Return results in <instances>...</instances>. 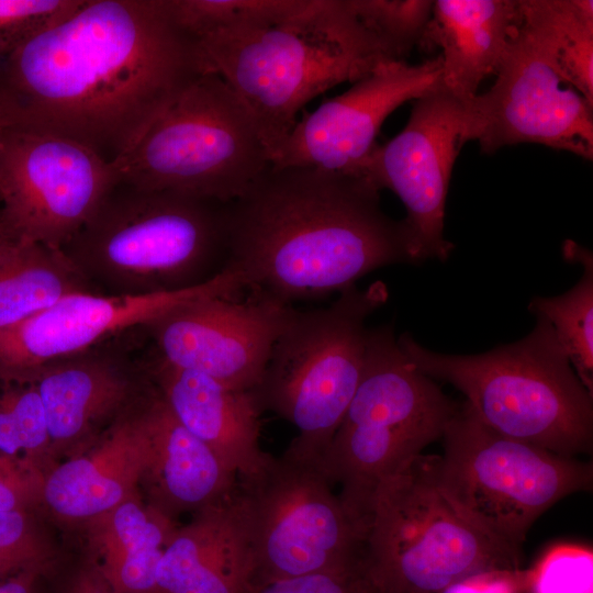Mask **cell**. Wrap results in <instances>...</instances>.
Segmentation results:
<instances>
[{
	"mask_svg": "<svg viewBox=\"0 0 593 593\" xmlns=\"http://www.w3.org/2000/svg\"><path fill=\"white\" fill-rule=\"evenodd\" d=\"M208 72L163 0H85L0 65L13 125L75 139L109 163Z\"/></svg>",
	"mask_w": 593,
	"mask_h": 593,
	"instance_id": "6da1fadb",
	"label": "cell"
},
{
	"mask_svg": "<svg viewBox=\"0 0 593 593\" xmlns=\"http://www.w3.org/2000/svg\"><path fill=\"white\" fill-rule=\"evenodd\" d=\"M379 192L363 177L270 164L227 203L224 268L250 294L292 305L411 264L403 224L383 213Z\"/></svg>",
	"mask_w": 593,
	"mask_h": 593,
	"instance_id": "7a4b0ae2",
	"label": "cell"
},
{
	"mask_svg": "<svg viewBox=\"0 0 593 593\" xmlns=\"http://www.w3.org/2000/svg\"><path fill=\"white\" fill-rule=\"evenodd\" d=\"M197 43L205 70L222 77L251 112L270 163L312 99L394 63L348 0H305L277 24L219 32Z\"/></svg>",
	"mask_w": 593,
	"mask_h": 593,
	"instance_id": "3957f363",
	"label": "cell"
},
{
	"mask_svg": "<svg viewBox=\"0 0 593 593\" xmlns=\"http://www.w3.org/2000/svg\"><path fill=\"white\" fill-rule=\"evenodd\" d=\"M524 338L478 355H446L409 333L399 346L418 371L452 384L477 418L505 437L574 458L593 447V395L544 317Z\"/></svg>",
	"mask_w": 593,
	"mask_h": 593,
	"instance_id": "277c9868",
	"label": "cell"
},
{
	"mask_svg": "<svg viewBox=\"0 0 593 593\" xmlns=\"http://www.w3.org/2000/svg\"><path fill=\"white\" fill-rule=\"evenodd\" d=\"M63 249L112 294L191 288L224 268L227 203L120 182Z\"/></svg>",
	"mask_w": 593,
	"mask_h": 593,
	"instance_id": "5b68a950",
	"label": "cell"
},
{
	"mask_svg": "<svg viewBox=\"0 0 593 593\" xmlns=\"http://www.w3.org/2000/svg\"><path fill=\"white\" fill-rule=\"evenodd\" d=\"M459 405L403 355L392 324L368 331L361 379L320 459L366 527L378 485L441 438Z\"/></svg>",
	"mask_w": 593,
	"mask_h": 593,
	"instance_id": "8992f818",
	"label": "cell"
},
{
	"mask_svg": "<svg viewBox=\"0 0 593 593\" xmlns=\"http://www.w3.org/2000/svg\"><path fill=\"white\" fill-rule=\"evenodd\" d=\"M419 455L377 488L366 521L362 575L372 593H439L472 574L521 569L503 546L456 508Z\"/></svg>",
	"mask_w": 593,
	"mask_h": 593,
	"instance_id": "52a82bcc",
	"label": "cell"
},
{
	"mask_svg": "<svg viewBox=\"0 0 593 593\" xmlns=\"http://www.w3.org/2000/svg\"><path fill=\"white\" fill-rule=\"evenodd\" d=\"M121 183L228 203L270 165L246 104L215 72L189 83L112 163Z\"/></svg>",
	"mask_w": 593,
	"mask_h": 593,
	"instance_id": "ba28073f",
	"label": "cell"
},
{
	"mask_svg": "<svg viewBox=\"0 0 593 593\" xmlns=\"http://www.w3.org/2000/svg\"><path fill=\"white\" fill-rule=\"evenodd\" d=\"M389 298L385 283L354 286L329 305L291 309L262 377L251 390L261 411L291 423L289 449L321 459L361 379L369 328L366 320Z\"/></svg>",
	"mask_w": 593,
	"mask_h": 593,
	"instance_id": "9c48e42d",
	"label": "cell"
},
{
	"mask_svg": "<svg viewBox=\"0 0 593 593\" xmlns=\"http://www.w3.org/2000/svg\"><path fill=\"white\" fill-rule=\"evenodd\" d=\"M441 438L436 480L443 493L480 530L517 551L541 514L593 485L591 462L497 434L466 402Z\"/></svg>",
	"mask_w": 593,
	"mask_h": 593,
	"instance_id": "30bf717a",
	"label": "cell"
},
{
	"mask_svg": "<svg viewBox=\"0 0 593 593\" xmlns=\"http://www.w3.org/2000/svg\"><path fill=\"white\" fill-rule=\"evenodd\" d=\"M253 583L310 573H361L366 527L347 510L320 460L289 448L237 479ZM251 583V584H253Z\"/></svg>",
	"mask_w": 593,
	"mask_h": 593,
	"instance_id": "8fae6325",
	"label": "cell"
},
{
	"mask_svg": "<svg viewBox=\"0 0 593 593\" xmlns=\"http://www.w3.org/2000/svg\"><path fill=\"white\" fill-rule=\"evenodd\" d=\"M120 183L112 163L88 146L20 125L0 141V214L22 244L63 249Z\"/></svg>",
	"mask_w": 593,
	"mask_h": 593,
	"instance_id": "7c38bea8",
	"label": "cell"
},
{
	"mask_svg": "<svg viewBox=\"0 0 593 593\" xmlns=\"http://www.w3.org/2000/svg\"><path fill=\"white\" fill-rule=\"evenodd\" d=\"M463 123L465 104L439 83L415 100L404 128L376 145L360 167V177L404 204L401 222L411 264L446 261L454 250L444 237V220L451 170L465 144Z\"/></svg>",
	"mask_w": 593,
	"mask_h": 593,
	"instance_id": "4fadbf2b",
	"label": "cell"
},
{
	"mask_svg": "<svg viewBox=\"0 0 593 593\" xmlns=\"http://www.w3.org/2000/svg\"><path fill=\"white\" fill-rule=\"evenodd\" d=\"M494 85L465 104L462 138L485 154L506 145L537 143L593 158L591 105L563 81L517 27Z\"/></svg>",
	"mask_w": 593,
	"mask_h": 593,
	"instance_id": "5bb4252c",
	"label": "cell"
},
{
	"mask_svg": "<svg viewBox=\"0 0 593 593\" xmlns=\"http://www.w3.org/2000/svg\"><path fill=\"white\" fill-rule=\"evenodd\" d=\"M292 307L254 294L245 300L212 294L176 306L147 326L159 360L253 390Z\"/></svg>",
	"mask_w": 593,
	"mask_h": 593,
	"instance_id": "9a60e30c",
	"label": "cell"
},
{
	"mask_svg": "<svg viewBox=\"0 0 593 593\" xmlns=\"http://www.w3.org/2000/svg\"><path fill=\"white\" fill-rule=\"evenodd\" d=\"M441 57L419 65H379L344 93L298 121L271 159L273 166H306L359 176L384 120L400 105L440 83Z\"/></svg>",
	"mask_w": 593,
	"mask_h": 593,
	"instance_id": "2e32d148",
	"label": "cell"
},
{
	"mask_svg": "<svg viewBox=\"0 0 593 593\" xmlns=\"http://www.w3.org/2000/svg\"><path fill=\"white\" fill-rule=\"evenodd\" d=\"M239 276L224 268L211 279L182 290L147 294H69L42 312L0 328V365L24 371L83 351L123 328L148 325L169 310L212 295H239Z\"/></svg>",
	"mask_w": 593,
	"mask_h": 593,
	"instance_id": "e0dca14e",
	"label": "cell"
},
{
	"mask_svg": "<svg viewBox=\"0 0 593 593\" xmlns=\"http://www.w3.org/2000/svg\"><path fill=\"white\" fill-rule=\"evenodd\" d=\"M161 398L176 418L202 440L237 479L268 455L260 447V414L251 390L230 388L200 372L158 361Z\"/></svg>",
	"mask_w": 593,
	"mask_h": 593,
	"instance_id": "ac0fdd59",
	"label": "cell"
},
{
	"mask_svg": "<svg viewBox=\"0 0 593 593\" xmlns=\"http://www.w3.org/2000/svg\"><path fill=\"white\" fill-rule=\"evenodd\" d=\"M236 488V486H235ZM254 563L234 491L175 529L159 561L158 593H248Z\"/></svg>",
	"mask_w": 593,
	"mask_h": 593,
	"instance_id": "d6986e66",
	"label": "cell"
},
{
	"mask_svg": "<svg viewBox=\"0 0 593 593\" xmlns=\"http://www.w3.org/2000/svg\"><path fill=\"white\" fill-rule=\"evenodd\" d=\"M142 473H148L164 511H201L235 489L233 475L215 454L156 398L136 418Z\"/></svg>",
	"mask_w": 593,
	"mask_h": 593,
	"instance_id": "ffe728a7",
	"label": "cell"
},
{
	"mask_svg": "<svg viewBox=\"0 0 593 593\" xmlns=\"http://www.w3.org/2000/svg\"><path fill=\"white\" fill-rule=\"evenodd\" d=\"M519 20L517 0H436L425 44L441 47L440 85L463 104L495 75Z\"/></svg>",
	"mask_w": 593,
	"mask_h": 593,
	"instance_id": "44dd1931",
	"label": "cell"
},
{
	"mask_svg": "<svg viewBox=\"0 0 593 593\" xmlns=\"http://www.w3.org/2000/svg\"><path fill=\"white\" fill-rule=\"evenodd\" d=\"M142 457L136 421L121 424L93 455L70 459L46 479L43 495L58 515H103L127 501Z\"/></svg>",
	"mask_w": 593,
	"mask_h": 593,
	"instance_id": "7402d4cb",
	"label": "cell"
},
{
	"mask_svg": "<svg viewBox=\"0 0 593 593\" xmlns=\"http://www.w3.org/2000/svg\"><path fill=\"white\" fill-rule=\"evenodd\" d=\"M49 440L68 441L116 410L128 395V382L99 358H66L33 369Z\"/></svg>",
	"mask_w": 593,
	"mask_h": 593,
	"instance_id": "603a6c76",
	"label": "cell"
},
{
	"mask_svg": "<svg viewBox=\"0 0 593 593\" xmlns=\"http://www.w3.org/2000/svg\"><path fill=\"white\" fill-rule=\"evenodd\" d=\"M518 30L593 105V2L591 0H518Z\"/></svg>",
	"mask_w": 593,
	"mask_h": 593,
	"instance_id": "cb8c5ba5",
	"label": "cell"
},
{
	"mask_svg": "<svg viewBox=\"0 0 593 593\" xmlns=\"http://www.w3.org/2000/svg\"><path fill=\"white\" fill-rule=\"evenodd\" d=\"M103 516L99 573L113 593H158L157 568L175 532L165 514L127 500Z\"/></svg>",
	"mask_w": 593,
	"mask_h": 593,
	"instance_id": "d4e9b609",
	"label": "cell"
},
{
	"mask_svg": "<svg viewBox=\"0 0 593 593\" xmlns=\"http://www.w3.org/2000/svg\"><path fill=\"white\" fill-rule=\"evenodd\" d=\"M89 291L88 278L64 249L15 242L0 258V328Z\"/></svg>",
	"mask_w": 593,
	"mask_h": 593,
	"instance_id": "484cf974",
	"label": "cell"
},
{
	"mask_svg": "<svg viewBox=\"0 0 593 593\" xmlns=\"http://www.w3.org/2000/svg\"><path fill=\"white\" fill-rule=\"evenodd\" d=\"M563 256L583 266L580 280L563 294L534 296L528 311L551 324L578 378L593 395V256L572 240L563 245Z\"/></svg>",
	"mask_w": 593,
	"mask_h": 593,
	"instance_id": "4316f807",
	"label": "cell"
},
{
	"mask_svg": "<svg viewBox=\"0 0 593 593\" xmlns=\"http://www.w3.org/2000/svg\"><path fill=\"white\" fill-rule=\"evenodd\" d=\"M174 24L195 42L209 35L266 27L299 11L304 0H163Z\"/></svg>",
	"mask_w": 593,
	"mask_h": 593,
	"instance_id": "83f0119b",
	"label": "cell"
},
{
	"mask_svg": "<svg viewBox=\"0 0 593 593\" xmlns=\"http://www.w3.org/2000/svg\"><path fill=\"white\" fill-rule=\"evenodd\" d=\"M391 61H406L416 45L425 44L433 14L429 0H348Z\"/></svg>",
	"mask_w": 593,
	"mask_h": 593,
	"instance_id": "f1b7e54d",
	"label": "cell"
},
{
	"mask_svg": "<svg viewBox=\"0 0 593 593\" xmlns=\"http://www.w3.org/2000/svg\"><path fill=\"white\" fill-rule=\"evenodd\" d=\"M0 398V452L14 457L33 452L49 441L42 400L33 383Z\"/></svg>",
	"mask_w": 593,
	"mask_h": 593,
	"instance_id": "f546056e",
	"label": "cell"
},
{
	"mask_svg": "<svg viewBox=\"0 0 593 593\" xmlns=\"http://www.w3.org/2000/svg\"><path fill=\"white\" fill-rule=\"evenodd\" d=\"M85 0H0V65L30 38L63 21Z\"/></svg>",
	"mask_w": 593,
	"mask_h": 593,
	"instance_id": "4dcf8cb0",
	"label": "cell"
},
{
	"mask_svg": "<svg viewBox=\"0 0 593 593\" xmlns=\"http://www.w3.org/2000/svg\"><path fill=\"white\" fill-rule=\"evenodd\" d=\"M528 593H593V553L588 547H552L529 570Z\"/></svg>",
	"mask_w": 593,
	"mask_h": 593,
	"instance_id": "1f68e13d",
	"label": "cell"
},
{
	"mask_svg": "<svg viewBox=\"0 0 593 593\" xmlns=\"http://www.w3.org/2000/svg\"><path fill=\"white\" fill-rule=\"evenodd\" d=\"M43 553L22 510L0 511V581L40 571Z\"/></svg>",
	"mask_w": 593,
	"mask_h": 593,
	"instance_id": "d6a6232c",
	"label": "cell"
},
{
	"mask_svg": "<svg viewBox=\"0 0 593 593\" xmlns=\"http://www.w3.org/2000/svg\"><path fill=\"white\" fill-rule=\"evenodd\" d=\"M248 593H372L361 573L320 572L256 582Z\"/></svg>",
	"mask_w": 593,
	"mask_h": 593,
	"instance_id": "836d02e7",
	"label": "cell"
},
{
	"mask_svg": "<svg viewBox=\"0 0 593 593\" xmlns=\"http://www.w3.org/2000/svg\"><path fill=\"white\" fill-rule=\"evenodd\" d=\"M529 570H490L467 577L439 593H528Z\"/></svg>",
	"mask_w": 593,
	"mask_h": 593,
	"instance_id": "e575fe53",
	"label": "cell"
},
{
	"mask_svg": "<svg viewBox=\"0 0 593 593\" xmlns=\"http://www.w3.org/2000/svg\"><path fill=\"white\" fill-rule=\"evenodd\" d=\"M30 482L11 457L0 455V511L22 510Z\"/></svg>",
	"mask_w": 593,
	"mask_h": 593,
	"instance_id": "d590c367",
	"label": "cell"
},
{
	"mask_svg": "<svg viewBox=\"0 0 593 593\" xmlns=\"http://www.w3.org/2000/svg\"><path fill=\"white\" fill-rule=\"evenodd\" d=\"M69 593H113V591L98 571L79 575Z\"/></svg>",
	"mask_w": 593,
	"mask_h": 593,
	"instance_id": "8d00e7d4",
	"label": "cell"
},
{
	"mask_svg": "<svg viewBox=\"0 0 593 593\" xmlns=\"http://www.w3.org/2000/svg\"><path fill=\"white\" fill-rule=\"evenodd\" d=\"M40 571H26L0 581V593H35L34 585Z\"/></svg>",
	"mask_w": 593,
	"mask_h": 593,
	"instance_id": "74e56055",
	"label": "cell"
},
{
	"mask_svg": "<svg viewBox=\"0 0 593 593\" xmlns=\"http://www.w3.org/2000/svg\"><path fill=\"white\" fill-rule=\"evenodd\" d=\"M13 125L10 104L0 89V141L4 131Z\"/></svg>",
	"mask_w": 593,
	"mask_h": 593,
	"instance_id": "f35d334b",
	"label": "cell"
},
{
	"mask_svg": "<svg viewBox=\"0 0 593 593\" xmlns=\"http://www.w3.org/2000/svg\"><path fill=\"white\" fill-rule=\"evenodd\" d=\"M15 244L0 214V258Z\"/></svg>",
	"mask_w": 593,
	"mask_h": 593,
	"instance_id": "ab89813d",
	"label": "cell"
}]
</instances>
